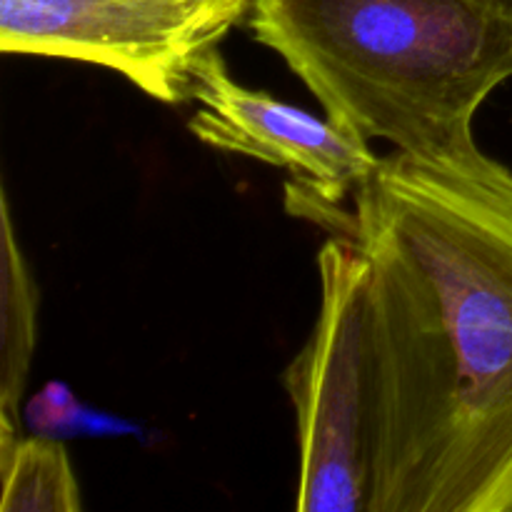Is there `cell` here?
Segmentation results:
<instances>
[{
	"label": "cell",
	"mask_w": 512,
	"mask_h": 512,
	"mask_svg": "<svg viewBox=\"0 0 512 512\" xmlns=\"http://www.w3.org/2000/svg\"><path fill=\"white\" fill-rule=\"evenodd\" d=\"M340 233L368 268V512H512V168L395 150Z\"/></svg>",
	"instance_id": "cell-1"
},
{
	"label": "cell",
	"mask_w": 512,
	"mask_h": 512,
	"mask_svg": "<svg viewBox=\"0 0 512 512\" xmlns=\"http://www.w3.org/2000/svg\"><path fill=\"white\" fill-rule=\"evenodd\" d=\"M248 28L325 118L408 155L473 145L512 78V15L485 0H255Z\"/></svg>",
	"instance_id": "cell-2"
},
{
	"label": "cell",
	"mask_w": 512,
	"mask_h": 512,
	"mask_svg": "<svg viewBox=\"0 0 512 512\" xmlns=\"http://www.w3.org/2000/svg\"><path fill=\"white\" fill-rule=\"evenodd\" d=\"M320 313L283 375L295 410L300 512H368L370 348L368 268L348 235L318 253Z\"/></svg>",
	"instance_id": "cell-3"
},
{
	"label": "cell",
	"mask_w": 512,
	"mask_h": 512,
	"mask_svg": "<svg viewBox=\"0 0 512 512\" xmlns=\"http://www.w3.org/2000/svg\"><path fill=\"white\" fill-rule=\"evenodd\" d=\"M250 10L235 0H0V53L93 63L168 105Z\"/></svg>",
	"instance_id": "cell-4"
},
{
	"label": "cell",
	"mask_w": 512,
	"mask_h": 512,
	"mask_svg": "<svg viewBox=\"0 0 512 512\" xmlns=\"http://www.w3.org/2000/svg\"><path fill=\"white\" fill-rule=\"evenodd\" d=\"M190 100L198 108L188 130L200 143L285 168L300 183L295 195L318 205L335 208L380 163L363 135L245 88L230 75L218 48L195 63Z\"/></svg>",
	"instance_id": "cell-5"
},
{
	"label": "cell",
	"mask_w": 512,
	"mask_h": 512,
	"mask_svg": "<svg viewBox=\"0 0 512 512\" xmlns=\"http://www.w3.org/2000/svg\"><path fill=\"white\" fill-rule=\"evenodd\" d=\"M40 288L15 233L8 190L0 195V418L20 428V405L38 343Z\"/></svg>",
	"instance_id": "cell-6"
},
{
	"label": "cell",
	"mask_w": 512,
	"mask_h": 512,
	"mask_svg": "<svg viewBox=\"0 0 512 512\" xmlns=\"http://www.w3.org/2000/svg\"><path fill=\"white\" fill-rule=\"evenodd\" d=\"M0 512H78L80 483L63 440L30 435L0 453Z\"/></svg>",
	"instance_id": "cell-7"
},
{
	"label": "cell",
	"mask_w": 512,
	"mask_h": 512,
	"mask_svg": "<svg viewBox=\"0 0 512 512\" xmlns=\"http://www.w3.org/2000/svg\"><path fill=\"white\" fill-rule=\"evenodd\" d=\"M23 423L33 435L68 440L75 435L105 438V435H138L133 423L115 415L93 410L75 398L73 388L63 380H50L40 393L25 403Z\"/></svg>",
	"instance_id": "cell-8"
},
{
	"label": "cell",
	"mask_w": 512,
	"mask_h": 512,
	"mask_svg": "<svg viewBox=\"0 0 512 512\" xmlns=\"http://www.w3.org/2000/svg\"><path fill=\"white\" fill-rule=\"evenodd\" d=\"M485 3L495 5V8L505 10V13H508V15H512V0H485Z\"/></svg>",
	"instance_id": "cell-9"
},
{
	"label": "cell",
	"mask_w": 512,
	"mask_h": 512,
	"mask_svg": "<svg viewBox=\"0 0 512 512\" xmlns=\"http://www.w3.org/2000/svg\"><path fill=\"white\" fill-rule=\"evenodd\" d=\"M235 3H240V5H245V8H248V10H253V5H255V0H235Z\"/></svg>",
	"instance_id": "cell-10"
}]
</instances>
